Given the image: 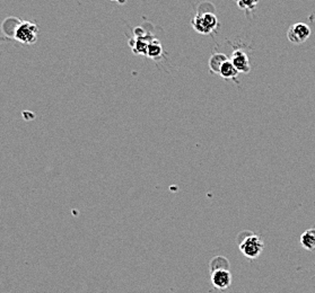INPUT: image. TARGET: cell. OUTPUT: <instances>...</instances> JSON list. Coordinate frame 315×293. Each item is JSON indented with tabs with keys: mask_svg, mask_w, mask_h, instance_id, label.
Segmentation results:
<instances>
[{
	"mask_svg": "<svg viewBox=\"0 0 315 293\" xmlns=\"http://www.w3.org/2000/svg\"><path fill=\"white\" fill-rule=\"evenodd\" d=\"M14 39L22 44L31 46L37 41L39 36V27L32 22H19L16 29L14 30Z\"/></svg>",
	"mask_w": 315,
	"mask_h": 293,
	"instance_id": "6da1fadb",
	"label": "cell"
},
{
	"mask_svg": "<svg viewBox=\"0 0 315 293\" xmlns=\"http://www.w3.org/2000/svg\"><path fill=\"white\" fill-rule=\"evenodd\" d=\"M191 24L197 32L203 34V35H208V34L215 32L219 26L217 16L213 13L197 14L192 18Z\"/></svg>",
	"mask_w": 315,
	"mask_h": 293,
	"instance_id": "7a4b0ae2",
	"label": "cell"
},
{
	"mask_svg": "<svg viewBox=\"0 0 315 293\" xmlns=\"http://www.w3.org/2000/svg\"><path fill=\"white\" fill-rule=\"evenodd\" d=\"M263 247H265V244L262 239L254 233H250L249 236L244 237V239H242L238 244L241 253L249 260H255L260 256Z\"/></svg>",
	"mask_w": 315,
	"mask_h": 293,
	"instance_id": "3957f363",
	"label": "cell"
},
{
	"mask_svg": "<svg viewBox=\"0 0 315 293\" xmlns=\"http://www.w3.org/2000/svg\"><path fill=\"white\" fill-rule=\"evenodd\" d=\"M210 281L211 284L214 285V288L218 289V290H227L232 284V274L230 270H228L227 265H224V266L219 265L217 267L213 266Z\"/></svg>",
	"mask_w": 315,
	"mask_h": 293,
	"instance_id": "277c9868",
	"label": "cell"
},
{
	"mask_svg": "<svg viewBox=\"0 0 315 293\" xmlns=\"http://www.w3.org/2000/svg\"><path fill=\"white\" fill-rule=\"evenodd\" d=\"M311 35V29L306 24L297 23L294 24L287 31V39L290 43L302 44L309 39Z\"/></svg>",
	"mask_w": 315,
	"mask_h": 293,
	"instance_id": "5b68a950",
	"label": "cell"
},
{
	"mask_svg": "<svg viewBox=\"0 0 315 293\" xmlns=\"http://www.w3.org/2000/svg\"><path fill=\"white\" fill-rule=\"evenodd\" d=\"M231 61L233 62L235 68L242 74H249L251 70L250 61H249L248 54L241 50H235L232 54Z\"/></svg>",
	"mask_w": 315,
	"mask_h": 293,
	"instance_id": "8992f818",
	"label": "cell"
},
{
	"mask_svg": "<svg viewBox=\"0 0 315 293\" xmlns=\"http://www.w3.org/2000/svg\"><path fill=\"white\" fill-rule=\"evenodd\" d=\"M300 244L305 249L313 251L315 250V227L307 229L300 236Z\"/></svg>",
	"mask_w": 315,
	"mask_h": 293,
	"instance_id": "52a82bcc",
	"label": "cell"
},
{
	"mask_svg": "<svg viewBox=\"0 0 315 293\" xmlns=\"http://www.w3.org/2000/svg\"><path fill=\"white\" fill-rule=\"evenodd\" d=\"M240 74V71L235 68V65L233 64V62L231 61V59H228L227 61L224 62V64L221 65L219 75L223 77L224 79H235Z\"/></svg>",
	"mask_w": 315,
	"mask_h": 293,
	"instance_id": "ba28073f",
	"label": "cell"
},
{
	"mask_svg": "<svg viewBox=\"0 0 315 293\" xmlns=\"http://www.w3.org/2000/svg\"><path fill=\"white\" fill-rule=\"evenodd\" d=\"M228 58L223 53H215L211 56L209 60V68L214 74L219 75L221 65L224 64L225 61H227Z\"/></svg>",
	"mask_w": 315,
	"mask_h": 293,
	"instance_id": "9c48e42d",
	"label": "cell"
},
{
	"mask_svg": "<svg viewBox=\"0 0 315 293\" xmlns=\"http://www.w3.org/2000/svg\"><path fill=\"white\" fill-rule=\"evenodd\" d=\"M163 54V49L161 43L157 40H151L149 44H148V50H147V56L151 59L161 58Z\"/></svg>",
	"mask_w": 315,
	"mask_h": 293,
	"instance_id": "30bf717a",
	"label": "cell"
},
{
	"mask_svg": "<svg viewBox=\"0 0 315 293\" xmlns=\"http://www.w3.org/2000/svg\"><path fill=\"white\" fill-rule=\"evenodd\" d=\"M237 3V6L241 9L244 10H252L255 8V6L259 3V0H235Z\"/></svg>",
	"mask_w": 315,
	"mask_h": 293,
	"instance_id": "8fae6325",
	"label": "cell"
},
{
	"mask_svg": "<svg viewBox=\"0 0 315 293\" xmlns=\"http://www.w3.org/2000/svg\"><path fill=\"white\" fill-rule=\"evenodd\" d=\"M23 117L25 119L26 121H32L34 120V114L33 113H29V112H23Z\"/></svg>",
	"mask_w": 315,
	"mask_h": 293,
	"instance_id": "7c38bea8",
	"label": "cell"
},
{
	"mask_svg": "<svg viewBox=\"0 0 315 293\" xmlns=\"http://www.w3.org/2000/svg\"><path fill=\"white\" fill-rule=\"evenodd\" d=\"M111 1H116V2H119V3H124L127 1V0H111Z\"/></svg>",
	"mask_w": 315,
	"mask_h": 293,
	"instance_id": "4fadbf2b",
	"label": "cell"
}]
</instances>
